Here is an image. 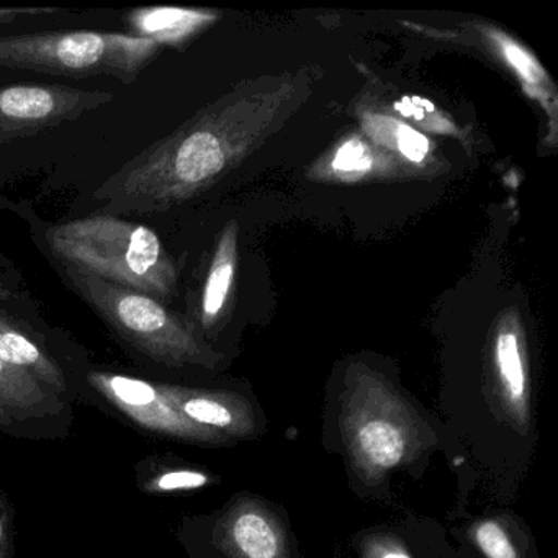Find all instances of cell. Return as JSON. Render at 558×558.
I'll return each mask as SVG.
<instances>
[{
	"label": "cell",
	"instance_id": "obj_1",
	"mask_svg": "<svg viewBox=\"0 0 558 558\" xmlns=\"http://www.w3.org/2000/svg\"><path fill=\"white\" fill-rule=\"evenodd\" d=\"M299 93L295 80L210 104L110 175L94 198L106 215H153L184 204L236 168Z\"/></svg>",
	"mask_w": 558,
	"mask_h": 558
},
{
	"label": "cell",
	"instance_id": "obj_2",
	"mask_svg": "<svg viewBox=\"0 0 558 558\" xmlns=\"http://www.w3.org/2000/svg\"><path fill=\"white\" fill-rule=\"evenodd\" d=\"M45 240L70 272L136 290L162 303L178 293L174 259L145 225L93 215L48 228Z\"/></svg>",
	"mask_w": 558,
	"mask_h": 558
},
{
	"label": "cell",
	"instance_id": "obj_3",
	"mask_svg": "<svg viewBox=\"0 0 558 558\" xmlns=\"http://www.w3.org/2000/svg\"><path fill=\"white\" fill-rule=\"evenodd\" d=\"M341 433L355 472L368 483L380 482L427 444V427L416 411L364 365L348 375Z\"/></svg>",
	"mask_w": 558,
	"mask_h": 558
},
{
	"label": "cell",
	"instance_id": "obj_4",
	"mask_svg": "<svg viewBox=\"0 0 558 558\" xmlns=\"http://www.w3.org/2000/svg\"><path fill=\"white\" fill-rule=\"evenodd\" d=\"M161 45L130 34L48 32L0 37V68L53 76H109L133 84L161 54Z\"/></svg>",
	"mask_w": 558,
	"mask_h": 558
},
{
	"label": "cell",
	"instance_id": "obj_5",
	"mask_svg": "<svg viewBox=\"0 0 558 558\" xmlns=\"http://www.w3.org/2000/svg\"><path fill=\"white\" fill-rule=\"evenodd\" d=\"M68 274L74 289L97 315L146 357L169 367L214 368L220 362V355L202 341L194 326L159 300L96 277L70 270Z\"/></svg>",
	"mask_w": 558,
	"mask_h": 558
},
{
	"label": "cell",
	"instance_id": "obj_6",
	"mask_svg": "<svg viewBox=\"0 0 558 558\" xmlns=\"http://www.w3.org/2000/svg\"><path fill=\"white\" fill-rule=\"evenodd\" d=\"M104 90L61 84H17L0 87V145L31 138L112 102Z\"/></svg>",
	"mask_w": 558,
	"mask_h": 558
},
{
	"label": "cell",
	"instance_id": "obj_7",
	"mask_svg": "<svg viewBox=\"0 0 558 558\" xmlns=\"http://www.w3.org/2000/svg\"><path fill=\"white\" fill-rule=\"evenodd\" d=\"M89 384L123 416L149 433L195 444L227 442L223 434L189 421L172 401L168 385L112 372H90Z\"/></svg>",
	"mask_w": 558,
	"mask_h": 558
},
{
	"label": "cell",
	"instance_id": "obj_8",
	"mask_svg": "<svg viewBox=\"0 0 558 558\" xmlns=\"http://www.w3.org/2000/svg\"><path fill=\"white\" fill-rule=\"evenodd\" d=\"M228 558H290L289 537L280 519L254 499L228 509L215 532Z\"/></svg>",
	"mask_w": 558,
	"mask_h": 558
},
{
	"label": "cell",
	"instance_id": "obj_9",
	"mask_svg": "<svg viewBox=\"0 0 558 558\" xmlns=\"http://www.w3.org/2000/svg\"><path fill=\"white\" fill-rule=\"evenodd\" d=\"M492 359L502 408L515 427L525 430L531 417V381L524 335L518 316L505 315L498 323Z\"/></svg>",
	"mask_w": 558,
	"mask_h": 558
},
{
	"label": "cell",
	"instance_id": "obj_10",
	"mask_svg": "<svg viewBox=\"0 0 558 558\" xmlns=\"http://www.w3.org/2000/svg\"><path fill=\"white\" fill-rule=\"evenodd\" d=\"M175 407L192 423L223 434L228 439H244L256 433V416L246 398L230 391L197 390L168 385Z\"/></svg>",
	"mask_w": 558,
	"mask_h": 558
},
{
	"label": "cell",
	"instance_id": "obj_11",
	"mask_svg": "<svg viewBox=\"0 0 558 558\" xmlns=\"http://www.w3.org/2000/svg\"><path fill=\"white\" fill-rule=\"evenodd\" d=\"M60 408L58 395L0 357V429L40 420Z\"/></svg>",
	"mask_w": 558,
	"mask_h": 558
},
{
	"label": "cell",
	"instance_id": "obj_12",
	"mask_svg": "<svg viewBox=\"0 0 558 558\" xmlns=\"http://www.w3.org/2000/svg\"><path fill=\"white\" fill-rule=\"evenodd\" d=\"M482 32L483 37L492 45L495 53L505 61V64H508L509 70L518 77L522 89L544 107L545 112L548 113V120H550V133L555 136V130H557V90H555L547 71L542 68L537 58L524 45L519 44L505 32L495 27H485Z\"/></svg>",
	"mask_w": 558,
	"mask_h": 558
},
{
	"label": "cell",
	"instance_id": "obj_13",
	"mask_svg": "<svg viewBox=\"0 0 558 558\" xmlns=\"http://www.w3.org/2000/svg\"><path fill=\"white\" fill-rule=\"evenodd\" d=\"M0 357L12 367L31 375L51 393L60 397L66 391V380L60 365L2 310H0Z\"/></svg>",
	"mask_w": 558,
	"mask_h": 558
},
{
	"label": "cell",
	"instance_id": "obj_14",
	"mask_svg": "<svg viewBox=\"0 0 558 558\" xmlns=\"http://www.w3.org/2000/svg\"><path fill=\"white\" fill-rule=\"evenodd\" d=\"M215 21L217 15L211 12L178 8L140 9L129 15L130 35L175 48L184 47Z\"/></svg>",
	"mask_w": 558,
	"mask_h": 558
},
{
	"label": "cell",
	"instance_id": "obj_15",
	"mask_svg": "<svg viewBox=\"0 0 558 558\" xmlns=\"http://www.w3.org/2000/svg\"><path fill=\"white\" fill-rule=\"evenodd\" d=\"M238 267V227L234 221L221 231L217 250L211 257L201 300V323L211 331L223 316L233 290Z\"/></svg>",
	"mask_w": 558,
	"mask_h": 558
},
{
	"label": "cell",
	"instance_id": "obj_16",
	"mask_svg": "<svg viewBox=\"0 0 558 558\" xmlns=\"http://www.w3.org/2000/svg\"><path fill=\"white\" fill-rule=\"evenodd\" d=\"M361 125L374 146L388 149L391 155L403 158L411 165H421L429 156L430 142L427 136L401 120L381 113H365Z\"/></svg>",
	"mask_w": 558,
	"mask_h": 558
},
{
	"label": "cell",
	"instance_id": "obj_17",
	"mask_svg": "<svg viewBox=\"0 0 558 558\" xmlns=\"http://www.w3.org/2000/svg\"><path fill=\"white\" fill-rule=\"evenodd\" d=\"M377 158L374 145L361 136H351L332 153L329 172L342 181H359L365 175L374 174L375 171L387 169Z\"/></svg>",
	"mask_w": 558,
	"mask_h": 558
},
{
	"label": "cell",
	"instance_id": "obj_18",
	"mask_svg": "<svg viewBox=\"0 0 558 558\" xmlns=\"http://www.w3.org/2000/svg\"><path fill=\"white\" fill-rule=\"evenodd\" d=\"M473 537L486 558H521L499 522H478Z\"/></svg>",
	"mask_w": 558,
	"mask_h": 558
},
{
	"label": "cell",
	"instance_id": "obj_19",
	"mask_svg": "<svg viewBox=\"0 0 558 558\" xmlns=\"http://www.w3.org/2000/svg\"><path fill=\"white\" fill-rule=\"evenodd\" d=\"M211 482L207 473L197 470H169L149 480L146 489L149 493H172L182 489H197Z\"/></svg>",
	"mask_w": 558,
	"mask_h": 558
},
{
	"label": "cell",
	"instance_id": "obj_20",
	"mask_svg": "<svg viewBox=\"0 0 558 558\" xmlns=\"http://www.w3.org/2000/svg\"><path fill=\"white\" fill-rule=\"evenodd\" d=\"M0 558H14V527L4 496H0Z\"/></svg>",
	"mask_w": 558,
	"mask_h": 558
},
{
	"label": "cell",
	"instance_id": "obj_21",
	"mask_svg": "<svg viewBox=\"0 0 558 558\" xmlns=\"http://www.w3.org/2000/svg\"><path fill=\"white\" fill-rule=\"evenodd\" d=\"M375 558H410V555L404 554L400 548H390V550L381 551V554L377 555Z\"/></svg>",
	"mask_w": 558,
	"mask_h": 558
},
{
	"label": "cell",
	"instance_id": "obj_22",
	"mask_svg": "<svg viewBox=\"0 0 558 558\" xmlns=\"http://www.w3.org/2000/svg\"><path fill=\"white\" fill-rule=\"evenodd\" d=\"M12 299H14V292L0 280V302H9Z\"/></svg>",
	"mask_w": 558,
	"mask_h": 558
}]
</instances>
